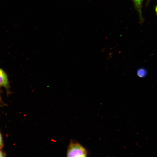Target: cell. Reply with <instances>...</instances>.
Instances as JSON below:
<instances>
[{"mask_svg":"<svg viewBox=\"0 0 157 157\" xmlns=\"http://www.w3.org/2000/svg\"><path fill=\"white\" fill-rule=\"evenodd\" d=\"M155 10H156V13H157V6L156 7V9H155Z\"/></svg>","mask_w":157,"mask_h":157,"instance_id":"52a82bcc","label":"cell"},{"mask_svg":"<svg viewBox=\"0 0 157 157\" xmlns=\"http://www.w3.org/2000/svg\"><path fill=\"white\" fill-rule=\"evenodd\" d=\"M3 147V141L1 134L0 132V149H1Z\"/></svg>","mask_w":157,"mask_h":157,"instance_id":"5b68a950","label":"cell"},{"mask_svg":"<svg viewBox=\"0 0 157 157\" xmlns=\"http://www.w3.org/2000/svg\"><path fill=\"white\" fill-rule=\"evenodd\" d=\"M0 87L5 88L8 93L10 88L9 82L7 74L1 68H0Z\"/></svg>","mask_w":157,"mask_h":157,"instance_id":"7a4b0ae2","label":"cell"},{"mask_svg":"<svg viewBox=\"0 0 157 157\" xmlns=\"http://www.w3.org/2000/svg\"><path fill=\"white\" fill-rule=\"evenodd\" d=\"M147 74L145 70L144 69H140L138 71L137 74L139 76L142 77H144Z\"/></svg>","mask_w":157,"mask_h":157,"instance_id":"277c9868","label":"cell"},{"mask_svg":"<svg viewBox=\"0 0 157 157\" xmlns=\"http://www.w3.org/2000/svg\"><path fill=\"white\" fill-rule=\"evenodd\" d=\"M88 154V151L83 145L76 141L71 140L67 149V156L83 157Z\"/></svg>","mask_w":157,"mask_h":157,"instance_id":"6da1fadb","label":"cell"},{"mask_svg":"<svg viewBox=\"0 0 157 157\" xmlns=\"http://www.w3.org/2000/svg\"><path fill=\"white\" fill-rule=\"evenodd\" d=\"M143 0H133L135 6L138 11L141 21H143L142 14V7Z\"/></svg>","mask_w":157,"mask_h":157,"instance_id":"3957f363","label":"cell"},{"mask_svg":"<svg viewBox=\"0 0 157 157\" xmlns=\"http://www.w3.org/2000/svg\"><path fill=\"white\" fill-rule=\"evenodd\" d=\"M5 156V154L0 150V157H4Z\"/></svg>","mask_w":157,"mask_h":157,"instance_id":"8992f818","label":"cell"},{"mask_svg":"<svg viewBox=\"0 0 157 157\" xmlns=\"http://www.w3.org/2000/svg\"><path fill=\"white\" fill-rule=\"evenodd\" d=\"M150 0H148V1H149Z\"/></svg>","mask_w":157,"mask_h":157,"instance_id":"ba28073f","label":"cell"}]
</instances>
